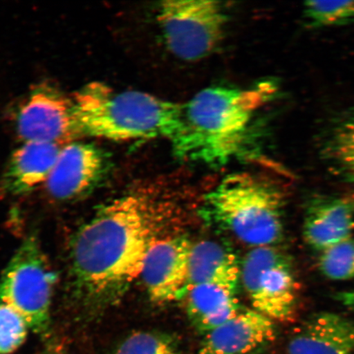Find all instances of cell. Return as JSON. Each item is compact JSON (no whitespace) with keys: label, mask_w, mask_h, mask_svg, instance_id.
Wrapping results in <instances>:
<instances>
[{"label":"cell","mask_w":354,"mask_h":354,"mask_svg":"<svg viewBox=\"0 0 354 354\" xmlns=\"http://www.w3.org/2000/svg\"><path fill=\"white\" fill-rule=\"evenodd\" d=\"M28 327L19 313L0 304V354L15 352L24 343Z\"/></svg>","instance_id":"obj_21"},{"label":"cell","mask_w":354,"mask_h":354,"mask_svg":"<svg viewBox=\"0 0 354 354\" xmlns=\"http://www.w3.org/2000/svg\"><path fill=\"white\" fill-rule=\"evenodd\" d=\"M304 12L313 26L348 24L354 21V1H308Z\"/></svg>","instance_id":"obj_20"},{"label":"cell","mask_w":354,"mask_h":354,"mask_svg":"<svg viewBox=\"0 0 354 354\" xmlns=\"http://www.w3.org/2000/svg\"><path fill=\"white\" fill-rule=\"evenodd\" d=\"M282 194L255 176L237 174L225 176L207 194L203 216L207 221L254 248L273 246L281 241Z\"/></svg>","instance_id":"obj_4"},{"label":"cell","mask_w":354,"mask_h":354,"mask_svg":"<svg viewBox=\"0 0 354 354\" xmlns=\"http://www.w3.org/2000/svg\"><path fill=\"white\" fill-rule=\"evenodd\" d=\"M354 231V201L347 198L318 199L308 207L303 236L313 249L323 251Z\"/></svg>","instance_id":"obj_13"},{"label":"cell","mask_w":354,"mask_h":354,"mask_svg":"<svg viewBox=\"0 0 354 354\" xmlns=\"http://www.w3.org/2000/svg\"><path fill=\"white\" fill-rule=\"evenodd\" d=\"M271 83L250 88L212 86L180 104L169 140L180 160L219 167L242 152L255 113L271 98Z\"/></svg>","instance_id":"obj_2"},{"label":"cell","mask_w":354,"mask_h":354,"mask_svg":"<svg viewBox=\"0 0 354 354\" xmlns=\"http://www.w3.org/2000/svg\"><path fill=\"white\" fill-rule=\"evenodd\" d=\"M79 137L113 141L169 140L178 123L180 104L138 91H117L94 82L75 95Z\"/></svg>","instance_id":"obj_3"},{"label":"cell","mask_w":354,"mask_h":354,"mask_svg":"<svg viewBox=\"0 0 354 354\" xmlns=\"http://www.w3.org/2000/svg\"><path fill=\"white\" fill-rule=\"evenodd\" d=\"M158 211L146 194L114 199L82 225L71 241L68 288L82 311L113 305L140 277L149 248L158 240Z\"/></svg>","instance_id":"obj_1"},{"label":"cell","mask_w":354,"mask_h":354,"mask_svg":"<svg viewBox=\"0 0 354 354\" xmlns=\"http://www.w3.org/2000/svg\"><path fill=\"white\" fill-rule=\"evenodd\" d=\"M64 146L44 142H25L10 158L1 180L4 194L17 196L46 183Z\"/></svg>","instance_id":"obj_14"},{"label":"cell","mask_w":354,"mask_h":354,"mask_svg":"<svg viewBox=\"0 0 354 354\" xmlns=\"http://www.w3.org/2000/svg\"><path fill=\"white\" fill-rule=\"evenodd\" d=\"M236 292L214 285L190 288L185 295L190 322L205 335L236 316L242 309Z\"/></svg>","instance_id":"obj_16"},{"label":"cell","mask_w":354,"mask_h":354,"mask_svg":"<svg viewBox=\"0 0 354 354\" xmlns=\"http://www.w3.org/2000/svg\"><path fill=\"white\" fill-rule=\"evenodd\" d=\"M114 354H183L170 335L152 331H138L128 336Z\"/></svg>","instance_id":"obj_19"},{"label":"cell","mask_w":354,"mask_h":354,"mask_svg":"<svg viewBox=\"0 0 354 354\" xmlns=\"http://www.w3.org/2000/svg\"><path fill=\"white\" fill-rule=\"evenodd\" d=\"M336 299L345 308L354 313V290L340 292L336 295Z\"/></svg>","instance_id":"obj_22"},{"label":"cell","mask_w":354,"mask_h":354,"mask_svg":"<svg viewBox=\"0 0 354 354\" xmlns=\"http://www.w3.org/2000/svg\"><path fill=\"white\" fill-rule=\"evenodd\" d=\"M318 268L331 281H348L354 278V238L345 239L321 252Z\"/></svg>","instance_id":"obj_17"},{"label":"cell","mask_w":354,"mask_h":354,"mask_svg":"<svg viewBox=\"0 0 354 354\" xmlns=\"http://www.w3.org/2000/svg\"><path fill=\"white\" fill-rule=\"evenodd\" d=\"M241 281L256 311L274 322L295 319L299 286L284 252L274 246L254 248L241 263Z\"/></svg>","instance_id":"obj_7"},{"label":"cell","mask_w":354,"mask_h":354,"mask_svg":"<svg viewBox=\"0 0 354 354\" xmlns=\"http://www.w3.org/2000/svg\"><path fill=\"white\" fill-rule=\"evenodd\" d=\"M197 354H264L276 342L275 322L242 308L231 320L207 333Z\"/></svg>","instance_id":"obj_11"},{"label":"cell","mask_w":354,"mask_h":354,"mask_svg":"<svg viewBox=\"0 0 354 354\" xmlns=\"http://www.w3.org/2000/svg\"><path fill=\"white\" fill-rule=\"evenodd\" d=\"M193 243L185 237L157 240L145 257L140 278L150 300L166 304L185 297Z\"/></svg>","instance_id":"obj_9"},{"label":"cell","mask_w":354,"mask_h":354,"mask_svg":"<svg viewBox=\"0 0 354 354\" xmlns=\"http://www.w3.org/2000/svg\"><path fill=\"white\" fill-rule=\"evenodd\" d=\"M241 270L236 254L220 243L203 241L194 243L189 254L187 291L194 286L207 284L236 293Z\"/></svg>","instance_id":"obj_15"},{"label":"cell","mask_w":354,"mask_h":354,"mask_svg":"<svg viewBox=\"0 0 354 354\" xmlns=\"http://www.w3.org/2000/svg\"><path fill=\"white\" fill-rule=\"evenodd\" d=\"M109 159L92 144L73 142L64 146L46 181L50 196L59 201L85 196L104 178Z\"/></svg>","instance_id":"obj_10"},{"label":"cell","mask_w":354,"mask_h":354,"mask_svg":"<svg viewBox=\"0 0 354 354\" xmlns=\"http://www.w3.org/2000/svg\"><path fill=\"white\" fill-rule=\"evenodd\" d=\"M56 276L37 239L21 243L0 278V303L19 313L28 328L48 338L50 307Z\"/></svg>","instance_id":"obj_5"},{"label":"cell","mask_w":354,"mask_h":354,"mask_svg":"<svg viewBox=\"0 0 354 354\" xmlns=\"http://www.w3.org/2000/svg\"><path fill=\"white\" fill-rule=\"evenodd\" d=\"M354 321L339 314H313L295 329L287 354H353Z\"/></svg>","instance_id":"obj_12"},{"label":"cell","mask_w":354,"mask_h":354,"mask_svg":"<svg viewBox=\"0 0 354 354\" xmlns=\"http://www.w3.org/2000/svg\"><path fill=\"white\" fill-rule=\"evenodd\" d=\"M325 152L335 169L354 181V121L344 122L336 128Z\"/></svg>","instance_id":"obj_18"},{"label":"cell","mask_w":354,"mask_h":354,"mask_svg":"<svg viewBox=\"0 0 354 354\" xmlns=\"http://www.w3.org/2000/svg\"><path fill=\"white\" fill-rule=\"evenodd\" d=\"M228 19L227 8L218 1L169 0L158 7L166 46L185 61H198L214 53L223 41Z\"/></svg>","instance_id":"obj_6"},{"label":"cell","mask_w":354,"mask_h":354,"mask_svg":"<svg viewBox=\"0 0 354 354\" xmlns=\"http://www.w3.org/2000/svg\"><path fill=\"white\" fill-rule=\"evenodd\" d=\"M17 125L25 142L62 145L79 137L73 101L46 86L37 88L29 96L20 109Z\"/></svg>","instance_id":"obj_8"}]
</instances>
